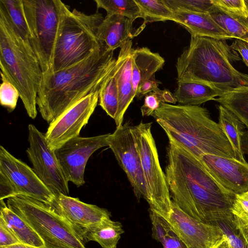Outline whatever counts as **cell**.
<instances>
[{
    "mask_svg": "<svg viewBox=\"0 0 248 248\" xmlns=\"http://www.w3.org/2000/svg\"><path fill=\"white\" fill-rule=\"evenodd\" d=\"M230 46L234 50L239 52L244 62L248 67V43L240 39H235Z\"/></svg>",
    "mask_w": 248,
    "mask_h": 248,
    "instance_id": "b9f144b4",
    "label": "cell"
},
{
    "mask_svg": "<svg viewBox=\"0 0 248 248\" xmlns=\"http://www.w3.org/2000/svg\"><path fill=\"white\" fill-rule=\"evenodd\" d=\"M161 103L158 95L154 91L147 94L144 97V104L140 108L142 116H152Z\"/></svg>",
    "mask_w": 248,
    "mask_h": 248,
    "instance_id": "f35d334b",
    "label": "cell"
},
{
    "mask_svg": "<svg viewBox=\"0 0 248 248\" xmlns=\"http://www.w3.org/2000/svg\"><path fill=\"white\" fill-rule=\"evenodd\" d=\"M131 57L134 98L139 85L155 76V74L163 66L165 60L158 53L153 52L146 47L132 48Z\"/></svg>",
    "mask_w": 248,
    "mask_h": 248,
    "instance_id": "44dd1931",
    "label": "cell"
},
{
    "mask_svg": "<svg viewBox=\"0 0 248 248\" xmlns=\"http://www.w3.org/2000/svg\"><path fill=\"white\" fill-rule=\"evenodd\" d=\"M152 123L140 122L133 126L136 145L145 183L146 201L151 210L164 218L172 210V201L165 173L159 160L155 143L151 132Z\"/></svg>",
    "mask_w": 248,
    "mask_h": 248,
    "instance_id": "9c48e42d",
    "label": "cell"
},
{
    "mask_svg": "<svg viewBox=\"0 0 248 248\" xmlns=\"http://www.w3.org/2000/svg\"><path fill=\"white\" fill-rule=\"evenodd\" d=\"M242 149L243 154L248 155V130L245 131L242 138Z\"/></svg>",
    "mask_w": 248,
    "mask_h": 248,
    "instance_id": "ee69618b",
    "label": "cell"
},
{
    "mask_svg": "<svg viewBox=\"0 0 248 248\" xmlns=\"http://www.w3.org/2000/svg\"><path fill=\"white\" fill-rule=\"evenodd\" d=\"M214 248H229L228 244L225 236L224 239Z\"/></svg>",
    "mask_w": 248,
    "mask_h": 248,
    "instance_id": "bcb514c9",
    "label": "cell"
},
{
    "mask_svg": "<svg viewBox=\"0 0 248 248\" xmlns=\"http://www.w3.org/2000/svg\"><path fill=\"white\" fill-rule=\"evenodd\" d=\"M172 11L209 13L215 4L212 0H163Z\"/></svg>",
    "mask_w": 248,
    "mask_h": 248,
    "instance_id": "836d02e7",
    "label": "cell"
},
{
    "mask_svg": "<svg viewBox=\"0 0 248 248\" xmlns=\"http://www.w3.org/2000/svg\"><path fill=\"white\" fill-rule=\"evenodd\" d=\"M99 105L108 115L115 120L119 106L115 64L101 87L99 93Z\"/></svg>",
    "mask_w": 248,
    "mask_h": 248,
    "instance_id": "f1b7e54d",
    "label": "cell"
},
{
    "mask_svg": "<svg viewBox=\"0 0 248 248\" xmlns=\"http://www.w3.org/2000/svg\"><path fill=\"white\" fill-rule=\"evenodd\" d=\"M0 68L1 79L8 80L17 88L28 115L35 119L43 73L29 40L19 34L0 6Z\"/></svg>",
    "mask_w": 248,
    "mask_h": 248,
    "instance_id": "5b68a950",
    "label": "cell"
},
{
    "mask_svg": "<svg viewBox=\"0 0 248 248\" xmlns=\"http://www.w3.org/2000/svg\"><path fill=\"white\" fill-rule=\"evenodd\" d=\"M21 244L3 218L0 216V247Z\"/></svg>",
    "mask_w": 248,
    "mask_h": 248,
    "instance_id": "74e56055",
    "label": "cell"
},
{
    "mask_svg": "<svg viewBox=\"0 0 248 248\" xmlns=\"http://www.w3.org/2000/svg\"><path fill=\"white\" fill-rule=\"evenodd\" d=\"M152 116L164 130L169 141L198 159L209 154L236 159L226 135L218 123L211 119L206 108L161 103Z\"/></svg>",
    "mask_w": 248,
    "mask_h": 248,
    "instance_id": "3957f363",
    "label": "cell"
},
{
    "mask_svg": "<svg viewBox=\"0 0 248 248\" xmlns=\"http://www.w3.org/2000/svg\"><path fill=\"white\" fill-rule=\"evenodd\" d=\"M0 172L15 188L18 195L27 196L56 208L57 197L43 183L32 169L0 146Z\"/></svg>",
    "mask_w": 248,
    "mask_h": 248,
    "instance_id": "5bb4252c",
    "label": "cell"
},
{
    "mask_svg": "<svg viewBox=\"0 0 248 248\" xmlns=\"http://www.w3.org/2000/svg\"><path fill=\"white\" fill-rule=\"evenodd\" d=\"M168 157L167 182L172 201L182 210L209 225L218 217L232 213L235 194L219 184L200 159L171 141Z\"/></svg>",
    "mask_w": 248,
    "mask_h": 248,
    "instance_id": "6da1fadb",
    "label": "cell"
},
{
    "mask_svg": "<svg viewBox=\"0 0 248 248\" xmlns=\"http://www.w3.org/2000/svg\"><path fill=\"white\" fill-rule=\"evenodd\" d=\"M214 4L227 13L248 19V9L244 0H212Z\"/></svg>",
    "mask_w": 248,
    "mask_h": 248,
    "instance_id": "d590c367",
    "label": "cell"
},
{
    "mask_svg": "<svg viewBox=\"0 0 248 248\" xmlns=\"http://www.w3.org/2000/svg\"><path fill=\"white\" fill-rule=\"evenodd\" d=\"M108 146L125 173L137 200L146 199L147 192L133 126L129 123L116 127L107 139Z\"/></svg>",
    "mask_w": 248,
    "mask_h": 248,
    "instance_id": "8fae6325",
    "label": "cell"
},
{
    "mask_svg": "<svg viewBox=\"0 0 248 248\" xmlns=\"http://www.w3.org/2000/svg\"><path fill=\"white\" fill-rule=\"evenodd\" d=\"M139 5L144 24L156 21H173L174 13L163 0H135Z\"/></svg>",
    "mask_w": 248,
    "mask_h": 248,
    "instance_id": "4dcf8cb0",
    "label": "cell"
},
{
    "mask_svg": "<svg viewBox=\"0 0 248 248\" xmlns=\"http://www.w3.org/2000/svg\"><path fill=\"white\" fill-rule=\"evenodd\" d=\"M124 232L122 224L110 219L98 226L84 231L82 237L83 241L98 243L102 248H117L118 241Z\"/></svg>",
    "mask_w": 248,
    "mask_h": 248,
    "instance_id": "d4e9b609",
    "label": "cell"
},
{
    "mask_svg": "<svg viewBox=\"0 0 248 248\" xmlns=\"http://www.w3.org/2000/svg\"><path fill=\"white\" fill-rule=\"evenodd\" d=\"M28 131L29 147L26 152L33 170L56 197L69 196L68 181L54 151L48 145L45 134L32 124L29 125Z\"/></svg>",
    "mask_w": 248,
    "mask_h": 248,
    "instance_id": "30bf717a",
    "label": "cell"
},
{
    "mask_svg": "<svg viewBox=\"0 0 248 248\" xmlns=\"http://www.w3.org/2000/svg\"><path fill=\"white\" fill-rule=\"evenodd\" d=\"M209 14L215 22L233 38L248 43V25L245 19L230 14L215 5Z\"/></svg>",
    "mask_w": 248,
    "mask_h": 248,
    "instance_id": "484cf974",
    "label": "cell"
},
{
    "mask_svg": "<svg viewBox=\"0 0 248 248\" xmlns=\"http://www.w3.org/2000/svg\"><path fill=\"white\" fill-rule=\"evenodd\" d=\"M0 248H39L37 247H34L29 245L18 244L13 246H7V247H0Z\"/></svg>",
    "mask_w": 248,
    "mask_h": 248,
    "instance_id": "f6af8a7d",
    "label": "cell"
},
{
    "mask_svg": "<svg viewBox=\"0 0 248 248\" xmlns=\"http://www.w3.org/2000/svg\"><path fill=\"white\" fill-rule=\"evenodd\" d=\"M154 92L157 94L161 103L175 104L177 102L174 94L168 90H161L157 88Z\"/></svg>",
    "mask_w": 248,
    "mask_h": 248,
    "instance_id": "7bdbcfd3",
    "label": "cell"
},
{
    "mask_svg": "<svg viewBox=\"0 0 248 248\" xmlns=\"http://www.w3.org/2000/svg\"><path fill=\"white\" fill-rule=\"evenodd\" d=\"M240 60L226 40L191 36L189 46L177 60V82L206 84L224 93L248 87V74L232 65Z\"/></svg>",
    "mask_w": 248,
    "mask_h": 248,
    "instance_id": "277c9868",
    "label": "cell"
},
{
    "mask_svg": "<svg viewBox=\"0 0 248 248\" xmlns=\"http://www.w3.org/2000/svg\"><path fill=\"white\" fill-rule=\"evenodd\" d=\"M104 17L96 11L87 14L66 5L55 44L51 72L82 61L104 45L99 40L98 27Z\"/></svg>",
    "mask_w": 248,
    "mask_h": 248,
    "instance_id": "8992f818",
    "label": "cell"
},
{
    "mask_svg": "<svg viewBox=\"0 0 248 248\" xmlns=\"http://www.w3.org/2000/svg\"><path fill=\"white\" fill-rule=\"evenodd\" d=\"M108 135L109 134L91 137L78 136L54 151L68 182L77 186L85 184L84 174L87 162L96 150L108 146Z\"/></svg>",
    "mask_w": 248,
    "mask_h": 248,
    "instance_id": "4fadbf2b",
    "label": "cell"
},
{
    "mask_svg": "<svg viewBox=\"0 0 248 248\" xmlns=\"http://www.w3.org/2000/svg\"><path fill=\"white\" fill-rule=\"evenodd\" d=\"M144 27L143 25L135 31L133 22L128 18L120 15H107L98 27L97 35L101 43L114 51L132 40Z\"/></svg>",
    "mask_w": 248,
    "mask_h": 248,
    "instance_id": "d6986e66",
    "label": "cell"
},
{
    "mask_svg": "<svg viewBox=\"0 0 248 248\" xmlns=\"http://www.w3.org/2000/svg\"><path fill=\"white\" fill-rule=\"evenodd\" d=\"M6 205L39 235L45 248H86L74 227L53 206L23 195L7 199Z\"/></svg>",
    "mask_w": 248,
    "mask_h": 248,
    "instance_id": "52a82bcc",
    "label": "cell"
},
{
    "mask_svg": "<svg viewBox=\"0 0 248 248\" xmlns=\"http://www.w3.org/2000/svg\"><path fill=\"white\" fill-rule=\"evenodd\" d=\"M0 87V102L2 106L9 111H13L16 108L17 100L20 97L17 88L6 79H1Z\"/></svg>",
    "mask_w": 248,
    "mask_h": 248,
    "instance_id": "e575fe53",
    "label": "cell"
},
{
    "mask_svg": "<svg viewBox=\"0 0 248 248\" xmlns=\"http://www.w3.org/2000/svg\"><path fill=\"white\" fill-rule=\"evenodd\" d=\"M177 83L174 95L180 105L199 106L224 94L222 91L206 84L188 82Z\"/></svg>",
    "mask_w": 248,
    "mask_h": 248,
    "instance_id": "7402d4cb",
    "label": "cell"
},
{
    "mask_svg": "<svg viewBox=\"0 0 248 248\" xmlns=\"http://www.w3.org/2000/svg\"><path fill=\"white\" fill-rule=\"evenodd\" d=\"M18 194L8 178L0 172V200L16 196Z\"/></svg>",
    "mask_w": 248,
    "mask_h": 248,
    "instance_id": "ab89813d",
    "label": "cell"
},
{
    "mask_svg": "<svg viewBox=\"0 0 248 248\" xmlns=\"http://www.w3.org/2000/svg\"><path fill=\"white\" fill-rule=\"evenodd\" d=\"M164 218L187 248H214L225 237L218 226L196 219L185 213L173 201L172 210Z\"/></svg>",
    "mask_w": 248,
    "mask_h": 248,
    "instance_id": "9a60e30c",
    "label": "cell"
},
{
    "mask_svg": "<svg viewBox=\"0 0 248 248\" xmlns=\"http://www.w3.org/2000/svg\"><path fill=\"white\" fill-rule=\"evenodd\" d=\"M152 224V237L161 243L163 248H187L169 222L149 209Z\"/></svg>",
    "mask_w": 248,
    "mask_h": 248,
    "instance_id": "83f0119b",
    "label": "cell"
},
{
    "mask_svg": "<svg viewBox=\"0 0 248 248\" xmlns=\"http://www.w3.org/2000/svg\"><path fill=\"white\" fill-rule=\"evenodd\" d=\"M97 9L107 12V15H117L125 17L133 22L142 18L140 8L135 0H95Z\"/></svg>",
    "mask_w": 248,
    "mask_h": 248,
    "instance_id": "f546056e",
    "label": "cell"
},
{
    "mask_svg": "<svg viewBox=\"0 0 248 248\" xmlns=\"http://www.w3.org/2000/svg\"><path fill=\"white\" fill-rule=\"evenodd\" d=\"M113 52L104 44L79 62L43 74L36 99L42 117L50 124L80 100L99 91L115 64Z\"/></svg>",
    "mask_w": 248,
    "mask_h": 248,
    "instance_id": "7a4b0ae2",
    "label": "cell"
},
{
    "mask_svg": "<svg viewBox=\"0 0 248 248\" xmlns=\"http://www.w3.org/2000/svg\"><path fill=\"white\" fill-rule=\"evenodd\" d=\"M0 6L4 10L19 34L30 41L31 36L25 16L23 0H0Z\"/></svg>",
    "mask_w": 248,
    "mask_h": 248,
    "instance_id": "1f68e13d",
    "label": "cell"
},
{
    "mask_svg": "<svg viewBox=\"0 0 248 248\" xmlns=\"http://www.w3.org/2000/svg\"><path fill=\"white\" fill-rule=\"evenodd\" d=\"M210 225H217L222 230L226 238L229 248H248L236 226L232 213L219 216L214 219Z\"/></svg>",
    "mask_w": 248,
    "mask_h": 248,
    "instance_id": "d6a6232c",
    "label": "cell"
},
{
    "mask_svg": "<svg viewBox=\"0 0 248 248\" xmlns=\"http://www.w3.org/2000/svg\"><path fill=\"white\" fill-rule=\"evenodd\" d=\"M232 213L234 216L248 223V192L235 195Z\"/></svg>",
    "mask_w": 248,
    "mask_h": 248,
    "instance_id": "8d00e7d4",
    "label": "cell"
},
{
    "mask_svg": "<svg viewBox=\"0 0 248 248\" xmlns=\"http://www.w3.org/2000/svg\"><path fill=\"white\" fill-rule=\"evenodd\" d=\"M200 161L213 178L231 192H248V163L213 155H204Z\"/></svg>",
    "mask_w": 248,
    "mask_h": 248,
    "instance_id": "2e32d148",
    "label": "cell"
},
{
    "mask_svg": "<svg viewBox=\"0 0 248 248\" xmlns=\"http://www.w3.org/2000/svg\"><path fill=\"white\" fill-rule=\"evenodd\" d=\"M31 34V46L43 74L50 73L53 56L64 9L60 0H23Z\"/></svg>",
    "mask_w": 248,
    "mask_h": 248,
    "instance_id": "ba28073f",
    "label": "cell"
},
{
    "mask_svg": "<svg viewBox=\"0 0 248 248\" xmlns=\"http://www.w3.org/2000/svg\"><path fill=\"white\" fill-rule=\"evenodd\" d=\"M244 1H245V3L246 4V6H247V8L248 9V0H244ZM246 22H247V23L248 24V19H246Z\"/></svg>",
    "mask_w": 248,
    "mask_h": 248,
    "instance_id": "7dc6e473",
    "label": "cell"
},
{
    "mask_svg": "<svg viewBox=\"0 0 248 248\" xmlns=\"http://www.w3.org/2000/svg\"><path fill=\"white\" fill-rule=\"evenodd\" d=\"M174 21L183 26L192 36L206 37L226 40L233 37L223 30L209 13L173 11Z\"/></svg>",
    "mask_w": 248,
    "mask_h": 248,
    "instance_id": "ffe728a7",
    "label": "cell"
},
{
    "mask_svg": "<svg viewBox=\"0 0 248 248\" xmlns=\"http://www.w3.org/2000/svg\"><path fill=\"white\" fill-rule=\"evenodd\" d=\"M57 201L56 210L74 227L82 239L84 231L110 219L107 209L83 202L78 198L59 195Z\"/></svg>",
    "mask_w": 248,
    "mask_h": 248,
    "instance_id": "e0dca14e",
    "label": "cell"
},
{
    "mask_svg": "<svg viewBox=\"0 0 248 248\" xmlns=\"http://www.w3.org/2000/svg\"><path fill=\"white\" fill-rule=\"evenodd\" d=\"M132 41L125 43L120 48L115 67L119 93V106L115 122L116 127L122 125L124 116L133 99L132 87Z\"/></svg>",
    "mask_w": 248,
    "mask_h": 248,
    "instance_id": "ac0fdd59",
    "label": "cell"
},
{
    "mask_svg": "<svg viewBox=\"0 0 248 248\" xmlns=\"http://www.w3.org/2000/svg\"><path fill=\"white\" fill-rule=\"evenodd\" d=\"M99 93L97 91L83 98L49 124L45 137L51 150L79 136L97 106Z\"/></svg>",
    "mask_w": 248,
    "mask_h": 248,
    "instance_id": "7c38bea8",
    "label": "cell"
},
{
    "mask_svg": "<svg viewBox=\"0 0 248 248\" xmlns=\"http://www.w3.org/2000/svg\"><path fill=\"white\" fill-rule=\"evenodd\" d=\"M214 100L234 114L248 128V87L234 89Z\"/></svg>",
    "mask_w": 248,
    "mask_h": 248,
    "instance_id": "4316f807",
    "label": "cell"
},
{
    "mask_svg": "<svg viewBox=\"0 0 248 248\" xmlns=\"http://www.w3.org/2000/svg\"><path fill=\"white\" fill-rule=\"evenodd\" d=\"M0 217L21 244L45 248L44 242L39 235L18 215L9 209L3 200H0Z\"/></svg>",
    "mask_w": 248,
    "mask_h": 248,
    "instance_id": "cb8c5ba5",
    "label": "cell"
},
{
    "mask_svg": "<svg viewBox=\"0 0 248 248\" xmlns=\"http://www.w3.org/2000/svg\"><path fill=\"white\" fill-rule=\"evenodd\" d=\"M218 124L230 141L235 153L236 159L247 163L242 149V140L245 126L232 112L221 105L218 106Z\"/></svg>",
    "mask_w": 248,
    "mask_h": 248,
    "instance_id": "603a6c76",
    "label": "cell"
},
{
    "mask_svg": "<svg viewBox=\"0 0 248 248\" xmlns=\"http://www.w3.org/2000/svg\"><path fill=\"white\" fill-rule=\"evenodd\" d=\"M158 82L155 79V76H153L139 85L135 97L140 99L148 93L158 88Z\"/></svg>",
    "mask_w": 248,
    "mask_h": 248,
    "instance_id": "60d3db41",
    "label": "cell"
}]
</instances>
